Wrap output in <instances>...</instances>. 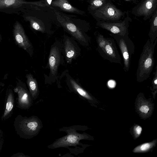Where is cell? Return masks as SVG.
Returning <instances> with one entry per match:
<instances>
[{"label":"cell","mask_w":157,"mask_h":157,"mask_svg":"<svg viewBox=\"0 0 157 157\" xmlns=\"http://www.w3.org/2000/svg\"><path fill=\"white\" fill-rule=\"evenodd\" d=\"M157 42V38L153 43H151L148 39L143 47L136 72V80L138 82L147 80L153 70L155 63L154 54Z\"/></svg>","instance_id":"cell-1"},{"label":"cell","mask_w":157,"mask_h":157,"mask_svg":"<svg viewBox=\"0 0 157 157\" xmlns=\"http://www.w3.org/2000/svg\"><path fill=\"white\" fill-rule=\"evenodd\" d=\"M13 124L17 135L25 139H30L37 136L43 127L41 120L35 115L27 117L18 115Z\"/></svg>","instance_id":"cell-2"},{"label":"cell","mask_w":157,"mask_h":157,"mask_svg":"<svg viewBox=\"0 0 157 157\" xmlns=\"http://www.w3.org/2000/svg\"><path fill=\"white\" fill-rule=\"evenodd\" d=\"M81 126L80 125H74L59 128V131L65 132L67 135L56 139L52 144L48 145L47 147L52 149L80 145V140H87L89 138L85 133H80L76 132L78 130H81Z\"/></svg>","instance_id":"cell-3"},{"label":"cell","mask_w":157,"mask_h":157,"mask_svg":"<svg viewBox=\"0 0 157 157\" xmlns=\"http://www.w3.org/2000/svg\"><path fill=\"white\" fill-rule=\"evenodd\" d=\"M98 51L101 56L111 63H121V59L114 39L98 34L96 37Z\"/></svg>","instance_id":"cell-4"},{"label":"cell","mask_w":157,"mask_h":157,"mask_svg":"<svg viewBox=\"0 0 157 157\" xmlns=\"http://www.w3.org/2000/svg\"><path fill=\"white\" fill-rule=\"evenodd\" d=\"M63 56L62 43L56 41L52 45L50 51L48 65L50 71L49 75L45 77L46 83L50 84L56 81L59 67L64 63Z\"/></svg>","instance_id":"cell-5"},{"label":"cell","mask_w":157,"mask_h":157,"mask_svg":"<svg viewBox=\"0 0 157 157\" xmlns=\"http://www.w3.org/2000/svg\"><path fill=\"white\" fill-rule=\"evenodd\" d=\"M58 21L72 36L83 46H88L90 42V38L83 33L81 29L69 18L57 11H55Z\"/></svg>","instance_id":"cell-6"},{"label":"cell","mask_w":157,"mask_h":157,"mask_svg":"<svg viewBox=\"0 0 157 157\" xmlns=\"http://www.w3.org/2000/svg\"><path fill=\"white\" fill-rule=\"evenodd\" d=\"M113 36L121 52L124 62V70L127 72L130 67L132 56L135 52L134 44L128 35L122 36L113 34Z\"/></svg>","instance_id":"cell-7"},{"label":"cell","mask_w":157,"mask_h":157,"mask_svg":"<svg viewBox=\"0 0 157 157\" xmlns=\"http://www.w3.org/2000/svg\"><path fill=\"white\" fill-rule=\"evenodd\" d=\"M62 42L63 54L67 63L71 64L80 55L81 49L73 38L64 35Z\"/></svg>","instance_id":"cell-8"},{"label":"cell","mask_w":157,"mask_h":157,"mask_svg":"<svg viewBox=\"0 0 157 157\" xmlns=\"http://www.w3.org/2000/svg\"><path fill=\"white\" fill-rule=\"evenodd\" d=\"M28 4L33 5L34 2L25 0H0V12L19 14L23 12Z\"/></svg>","instance_id":"cell-9"},{"label":"cell","mask_w":157,"mask_h":157,"mask_svg":"<svg viewBox=\"0 0 157 157\" xmlns=\"http://www.w3.org/2000/svg\"><path fill=\"white\" fill-rule=\"evenodd\" d=\"M13 34L17 45L31 56L33 53L32 45L26 36L22 25L17 20L16 21L13 25Z\"/></svg>","instance_id":"cell-10"},{"label":"cell","mask_w":157,"mask_h":157,"mask_svg":"<svg viewBox=\"0 0 157 157\" xmlns=\"http://www.w3.org/2000/svg\"><path fill=\"white\" fill-rule=\"evenodd\" d=\"M17 94V106L22 109H29L33 105V100L25 84L19 82L14 89Z\"/></svg>","instance_id":"cell-11"},{"label":"cell","mask_w":157,"mask_h":157,"mask_svg":"<svg viewBox=\"0 0 157 157\" xmlns=\"http://www.w3.org/2000/svg\"><path fill=\"white\" fill-rule=\"evenodd\" d=\"M66 82L70 90L82 98L88 100L93 99L89 94L78 84L69 74L66 75Z\"/></svg>","instance_id":"cell-12"},{"label":"cell","mask_w":157,"mask_h":157,"mask_svg":"<svg viewBox=\"0 0 157 157\" xmlns=\"http://www.w3.org/2000/svg\"><path fill=\"white\" fill-rule=\"evenodd\" d=\"M101 28L113 34L124 36L128 35L127 28L124 22L119 23H101L99 25Z\"/></svg>","instance_id":"cell-13"},{"label":"cell","mask_w":157,"mask_h":157,"mask_svg":"<svg viewBox=\"0 0 157 157\" xmlns=\"http://www.w3.org/2000/svg\"><path fill=\"white\" fill-rule=\"evenodd\" d=\"M5 101V109L1 117L2 121L8 119L13 113L15 100L13 93L11 89L7 90Z\"/></svg>","instance_id":"cell-14"},{"label":"cell","mask_w":157,"mask_h":157,"mask_svg":"<svg viewBox=\"0 0 157 157\" xmlns=\"http://www.w3.org/2000/svg\"><path fill=\"white\" fill-rule=\"evenodd\" d=\"M99 11L103 16L108 19H118L122 15L121 10L109 3L106 4Z\"/></svg>","instance_id":"cell-15"},{"label":"cell","mask_w":157,"mask_h":157,"mask_svg":"<svg viewBox=\"0 0 157 157\" xmlns=\"http://www.w3.org/2000/svg\"><path fill=\"white\" fill-rule=\"evenodd\" d=\"M29 91L33 100H36L39 97V90L38 83L36 79L31 73L27 74L26 76Z\"/></svg>","instance_id":"cell-16"},{"label":"cell","mask_w":157,"mask_h":157,"mask_svg":"<svg viewBox=\"0 0 157 157\" xmlns=\"http://www.w3.org/2000/svg\"><path fill=\"white\" fill-rule=\"evenodd\" d=\"M23 13L22 17L24 20L29 22L30 25L32 29L42 33L45 32L44 25L41 20L26 13Z\"/></svg>","instance_id":"cell-17"},{"label":"cell","mask_w":157,"mask_h":157,"mask_svg":"<svg viewBox=\"0 0 157 157\" xmlns=\"http://www.w3.org/2000/svg\"><path fill=\"white\" fill-rule=\"evenodd\" d=\"M157 5V0H146L137 10L140 15L148 16L152 13Z\"/></svg>","instance_id":"cell-18"},{"label":"cell","mask_w":157,"mask_h":157,"mask_svg":"<svg viewBox=\"0 0 157 157\" xmlns=\"http://www.w3.org/2000/svg\"><path fill=\"white\" fill-rule=\"evenodd\" d=\"M52 5L54 6L59 7L62 10L69 13L79 14L83 13L81 10L72 6L67 0H55L52 2Z\"/></svg>","instance_id":"cell-19"},{"label":"cell","mask_w":157,"mask_h":157,"mask_svg":"<svg viewBox=\"0 0 157 157\" xmlns=\"http://www.w3.org/2000/svg\"><path fill=\"white\" fill-rule=\"evenodd\" d=\"M152 143H146L139 146L134 149V152H144L150 149L152 146Z\"/></svg>","instance_id":"cell-20"},{"label":"cell","mask_w":157,"mask_h":157,"mask_svg":"<svg viewBox=\"0 0 157 157\" xmlns=\"http://www.w3.org/2000/svg\"><path fill=\"white\" fill-rule=\"evenodd\" d=\"M104 0H92L91 2L92 6L94 8L97 7L102 6Z\"/></svg>","instance_id":"cell-21"},{"label":"cell","mask_w":157,"mask_h":157,"mask_svg":"<svg viewBox=\"0 0 157 157\" xmlns=\"http://www.w3.org/2000/svg\"><path fill=\"white\" fill-rule=\"evenodd\" d=\"M5 135L3 131L0 129V152L2 148L4 141Z\"/></svg>","instance_id":"cell-22"},{"label":"cell","mask_w":157,"mask_h":157,"mask_svg":"<svg viewBox=\"0 0 157 157\" xmlns=\"http://www.w3.org/2000/svg\"><path fill=\"white\" fill-rule=\"evenodd\" d=\"M149 107L146 105L142 106L140 109L141 112L145 113H147L149 110Z\"/></svg>","instance_id":"cell-23"},{"label":"cell","mask_w":157,"mask_h":157,"mask_svg":"<svg viewBox=\"0 0 157 157\" xmlns=\"http://www.w3.org/2000/svg\"><path fill=\"white\" fill-rule=\"evenodd\" d=\"M108 85L110 88H113L116 86V82L113 80H110L108 82Z\"/></svg>","instance_id":"cell-24"},{"label":"cell","mask_w":157,"mask_h":157,"mask_svg":"<svg viewBox=\"0 0 157 157\" xmlns=\"http://www.w3.org/2000/svg\"><path fill=\"white\" fill-rule=\"evenodd\" d=\"M12 157H29V156L28 155H25L22 153H20L18 152L15 154L13 155Z\"/></svg>","instance_id":"cell-25"},{"label":"cell","mask_w":157,"mask_h":157,"mask_svg":"<svg viewBox=\"0 0 157 157\" xmlns=\"http://www.w3.org/2000/svg\"><path fill=\"white\" fill-rule=\"evenodd\" d=\"M135 131L137 134L138 135H139L140 134L142 130V129L141 127L139 126H137L135 128Z\"/></svg>","instance_id":"cell-26"},{"label":"cell","mask_w":157,"mask_h":157,"mask_svg":"<svg viewBox=\"0 0 157 157\" xmlns=\"http://www.w3.org/2000/svg\"><path fill=\"white\" fill-rule=\"evenodd\" d=\"M2 39V36H1V34H0V42L1 41Z\"/></svg>","instance_id":"cell-27"},{"label":"cell","mask_w":157,"mask_h":157,"mask_svg":"<svg viewBox=\"0 0 157 157\" xmlns=\"http://www.w3.org/2000/svg\"><path fill=\"white\" fill-rule=\"evenodd\" d=\"M2 85V84L1 82H0V89L1 88V86Z\"/></svg>","instance_id":"cell-28"},{"label":"cell","mask_w":157,"mask_h":157,"mask_svg":"<svg viewBox=\"0 0 157 157\" xmlns=\"http://www.w3.org/2000/svg\"></svg>","instance_id":"cell-29"}]
</instances>
